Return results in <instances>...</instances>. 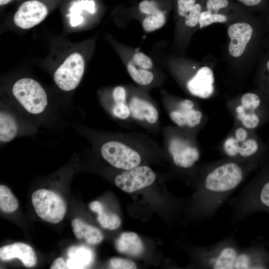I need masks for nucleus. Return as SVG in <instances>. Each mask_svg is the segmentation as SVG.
I'll list each match as a JSON object with an SVG mask.
<instances>
[{"instance_id":"1","label":"nucleus","mask_w":269,"mask_h":269,"mask_svg":"<svg viewBox=\"0 0 269 269\" xmlns=\"http://www.w3.org/2000/svg\"><path fill=\"white\" fill-rule=\"evenodd\" d=\"M197 264L203 269H263L269 267V253L258 244L240 246L235 232L218 242L196 250Z\"/></svg>"},{"instance_id":"2","label":"nucleus","mask_w":269,"mask_h":269,"mask_svg":"<svg viewBox=\"0 0 269 269\" xmlns=\"http://www.w3.org/2000/svg\"><path fill=\"white\" fill-rule=\"evenodd\" d=\"M245 170L235 162H226L209 170L198 186L195 214L198 219L213 217L243 182Z\"/></svg>"},{"instance_id":"3","label":"nucleus","mask_w":269,"mask_h":269,"mask_svg":"<svg viewBox=\"0 0 269 269\" xmlns=\"http://www.w3.org/2000/svg\"><path fill=\"white\" fill-rule=\"evenodd\" d=\"M12 93L21 105L31 114L42 112L47 105L45 90L32 79L24 78L16 81L13 86Z\"/></svg>"},{"instance_id":"4","label":"nucleus","mask_w":269,"mask_h":269,"mask_svg":"<svg viewBox=\"0 0 269 269\" xmlns=\"http://www.w3.org/2000/svg\"><path fill=\"white\" fill-rule=\"evenodd\" d=\"M31 200L37 215L42 220L56 224L63 219L66 211V204L56 192L40 189L32 193Z\"/></svg>"},{"instance_id":"5","label":"nucleus","mask_w":269,"mask_h":269,"mask_svg":"<svg viewBox=\"0 0 269 269\" xmlns=\"http://www.w3.org/2000/svg\"><path fill=\"white\" fill-rule=\"evenodd\" d=\"M84 67L83 56L78 53H72L55 71L54 75L55 83L64 91L75 89L82 79Z\"/></svg>"},{"instance_id":"6","label":"nucleus","mask_w":269,"mask_h":269,"mask_svg":"<svg viewBox=\"0 0 269 269\" xmlns=\"http://www.w3.org/2000/svg\"><path fill=\"white\" fill-rule=\"evenodd\" d=\"M103 158L117 168L128 170L137 166L141 157L136 151L126 144L117 141L104 143L101 147Z\"/></svg>"},{"instance_id":"7","label":"nucleus","mask_w":269,"mask_h":269,"mask_svg":"<svg viewBox=\"0 0 269 269\" xmlns=\"http://www.w3.org/2000/svg\"><path fill=\"white\" fill-rule=\"evenodd\" d=\"M154 172L147 166H136L117 175L116 185L126 192H133L151 185L155 179Z\"/></svg>"},{"instance_id":"8","label":"nucleus","mask_w":269,"mask_h":269,"mask_svg":"<svg viewBox=\"0 0 269 269\" xmlns=\"http://www.w3.org/2000/svg\"><path fill=\"white\" fill-rule=\"evenodd\" d=\"M46 5L37 0H27L22 3L14 14L15 24L22 29L30 28L41 22L46 16Z\"/></svg>"},{"instance_id":"9","label":"nucleus","mask_w":269,"mask_h":269,"mask_svg":"<svg viewBox=\"0 0 269 269\" xmlns=\"http://www.w3.org/2000/svg\"><path fill=\"white\" fill-rule=\"evenodd\" d=\"M168 150L174 164L180 168L191 167L200 156L196 147L189 145L186 142L178 138L170 140Z\"/></svg>"},{"instance_id":"10","label":"nucleus","mask_w":269,"mask_h":269,"mask_svg":"<svg viewBox=\"0 0 269 269\" xmlns=\"http://www.w3.org/2000/svg\"><path fill=\"white\" fill-rule=\"evenodd\" d=\"M253 32L252 27L246 22L235 23L229 27L228 34L231 39L229 52L231 56L238 57L244 53Z\"/></svg>"},{"instance_id":"11","label":"nucleus","mask_w":269,"mask_h":269,"mask_svg":"<svg viewBox=\"0 0 269 269\" xmlns=\"http://www.w3.org/2000/svg\"><path fill=\"white\" fill-rule=\"evenodd\" d=\"M214 77L212 70L208 67L200 68L196 75L187 83L190 93L201 98L210 97L214 92Z\"/></svg>"},{"instance_id":"12","label":"nucleus","mask_w":269,"mask_h":269,"mask_svg":"<svg viewBox=\"0 0 269 269\" xmlns=\"http://www.w3.org/2000/svg\"><path fill=\"white\" fill-rule=\"evenodd\" d=\"M0 258L2 261H9L17 258L26 267L35 266L37 262L36 257L32 248L23 243H15L1 247Z\"/></svg>"},{"instance_id":"13","label":"nucleus","mask_w":269,"mask_h":269,"mask_svg":"<svg viewBox=\"0 0 269 269\" xmlns=\"http://www.w3.org/2000/svg\"><path fill=\"white\" fill-rule=\"evenodd\" d=\"M69 259L66 261L67 269H85L94 262V255L90 248L84 246H73L67 252Z\"/></svg>"},{"instance_id":"14","label":"nucleus","mask_w":269,"mask_h":269,"mask_svg":"<svg viewBox=\"0 0 269 269\" xmlns=\"http://www.w3.org/2000/svg\"><path fill=\"white\" fill-rule=\"evenodd\" d=\"M129 108L131 116L136 120H144L150 124H154L158 120L157 110L146 101L134 97L131 101Z\"/></svg>"},{"instance_id":"15","label":"nucleus","mask_w":269,"mask_h":269,"mask_svg":"<svg viewBox=\"0 0 269 269\" xmlns=\"http://www.w3.org/2000/svg\"><path fill=\"white\" fill-rule=\"evenodd\" d=\"M120 253L132 257H137L143 252L144 247L138 236L134 232L122 233L116 242Z\"/></svg>"},{"instance_id":"16","label":"nucleus","mask_w":269,"mask_h":269,"mask_svg":"<svg viewBox=\"0 0 269 269\" xmlns=\"http://www.w3.org/2000/svg\"><path fill=\"white\" fill-rule=\"evenodd\" d=\"M72 226L76 238L79 239L84 238L89 244H97L103 239V234L98 229L85 223L80 219H74Z\"/></svg>"},{"instance_id":"17","label":"nucleus","mask_w":269,"mask_h":269,"mask_svg":"<svg viewBox=\"0 0 269 269\" xmlns=\"http://www.w3.org/2000/svg\"><path fill=\"white\" fill-rule=\"evenodd\" d=\"M89 207L92 211L98 214L97 220L103 228L115 230L120 226L121 221L119 217L114 213L106 211L100 202L93 201L90 204Z\"/></svg>"},{"instance_id":"18","label":"nucleus","mask_w":269,"mask_h":269,"mask_svg":"<svg viewBox=\"0 0 269 269\" xmlns=\"http://www.w3.org/2000/svg\"><path fill=\"white\" fill-rule=\"evenodd\" d=\"M171 120L177 125L182 127L185 125L189 127H194L201 122L202 113L198 110L191 109L174 111L170 113Z\"/></svg>"},{"instance_id":"19","label":"nucleus","mask_w":269,"mask_h":269,"mask_svg":"<svg viewBox=\"0 0 269 269\" xmlns=\"http://www.w3.org/2000/svg\"><path fill=\"white\" fill-rule=\"evenodd\" d=\"M17 132V125L14 119L9 114L0 112V140L8 142L12 139Z\"/></svg>"},{"instance_id":"20","label":"nucleus","mask_w":269,"mask_h":269,"mask_svg":"<svg viewBox=\"0 0 269 269\" xmlns=\"http://www.w3.org/2000/svg\"><path fill=\"white\" fill-rule=\"evenodd\" d=\"M81 9H85L90 13H93L95 10V5L94 1L82 0L71 7L70 9V23L72 26H76L82 22L83 17L80 15Z\"/></svg>"},{"instance_id":"21","label":"nucleus","mask_w":269,"mask_h":269,"mask_svg":"<svg viewBox=\"0 0 269 269\" xmlns=\"http://www.w3.org/2000/svg\"><path fill=\"white\" fill-rule=\"evenodd\" d=\"M127 70L133 80L138 84L147 85L153 79V75L151 72L140 67L137 68L133 61L128 63Z\"/></svg>"},{"instance_id":"22","label":"nucleus","mask_w":269,"mask_h":269,"mask_svg":"<svg viewBox=\"0 0 269 269\" xmlns=\"http://www.w3.org/2000/svg\"><path fill=\"white\" fill-rule=\"evenodd\" d=\"M18 206L17 199L10 190L4 185H0V208L5 213H11L16 210Z\"/></svg>"},{"instance_id":"23","label":"nucleus","mask_w":269,"mask_h":269,"mask_svg":"<svg viewBox=\"0 0 269 269\" xmlns=\"http://www.w3.org/2000/svg\"><path fill=\"white\" fill-rule=\"evenodd\" d=\"M166 21L164 14L160 9L147 15L142 21V27L146 32H152L163 26Z\"/></svg>"},{"instance_id":"24","label":"nucleus","mask_w":269,"mask_h":269,"mask_svg":"<svg viewBox=\"0 0 269 269\" xmlns=\"http://www.w3.org/2000/svg\"><path fill=\"white\" fill-rule=\"evenodd\" d=\"M241 105L237 107L238 114L242 113H253L259 107L261 101L259 96L252 93H246L241 98Z\"/></svg>"},{"instance_id":"25","label":"nucleus","mask_w":269,"mask_h":269,"mask_svg":"<svg viewBox=\"0 0 269 269\" xmlns=\"http://www.w3.org/2000/svg\"><path fill=\"white\" fill-rule=\"evenodd\" d=\"M227 17L223 14L213 13L208 10L201 12L199 23L200 28L208 26L213 23H224L227 20Z\"/></svg>"},{"instance_id":"26","label":"nucleus","mask_w":269,"mask_h":269,"mask_svg":"<svg viewBox=\"0 0 269 269\" xmlns=\"http://www.w3.org/2000/svg\"><path fill=\"white\" fill-rule=\"evenodd\" d=\"M258 148V142L253 139H249L244 141L239 146L238 155L243 157H249L255 154Z\"/></svg>"},{"instance_id":"27","label":"nucleus","mask_w":269,"mask_h":269,"mask_svg":"<svg viewBox=\"0 0 269 269\" xmlns=\"http://www.w3.org/2000/svg\"><path fill=\"white\" fill-rule=\"evenodd\" d=\"M237 117L244 127L248 129H254L260 123V119L255 113H242L238 114Z\"/></svg>"},{"instance_id":"28","label":"nucleus","mask_w":269,"mask_h":269,"mask_svg":"<svg viewBox=\"0 0 269 269\" xmlns=\"http://www.w3.org/2000/svg\"><path fill=\"white\" fill-rule=\"evenodd\" d=\"M201 6L199 3H195L191 10L185 17V23L189 27H194L199 22Z\"/></svg>"},{"instance_id":"29","label":"nucleus","mask_w":269,"mask_h":269,"mask_svg":"<svg viewBox=\"0 0 269 269\" xmlns=\"http://www.w3.org/2000/svg\"><path fill=\"white\" fill-rule=\"evenodd\" d=\"M111 268L114 269H134L136 268L135 264L132 261L120 258H113L110 261Z\"/></svg>"},{"instance_id":"30","label":"nucleus","mask_w":269,"mask_h":269,"mask_svg":"<svg viewBox=\"0 0 269 269\" xmlns=\"http://www.w3.org/2000/svg\"><path fill=\"white\" fill-rule=\"evenodd\" d=\"M132 61L136 66L146 70L151 68L153 66L150 58L141 52L136 53Z\"/></svg>"},{"instance_id":"31","label":"nucleus","mask_w":269,"mask_h":269,"mask_svg":"<svg viewBox=\"0 0 269 269\" xmlns=\"http://www.w3.org/2000/svg\"><path fill=\"white\" fill-rule=\"evenodd\" d=\"M239 141L236 138L230 137L224 143V150L226 154L230 157H235L238 155L239 149Z\"/></svg>"},{"instance_id":"32","label":"nucleus","mask_w":269,"mask_h":269,"mask_svg":"<svg viewBox=\"0 0 269 269\" xmlns=\"http://www.w3.org/2000/svg\"><path fill=\"white\" fill-rule=\"evenodd\" d=\"M113 113L115 117L123 120L128 118L131 115L130 108L125 103L115 104Z\"/></svg>"},{"instance_id":"33","label":"nucleus","mask_w":269,"mask_h":269,"mask_svg":"<svg viewBox=\"0 0 269 269\" xmlns=\"http://www.w3.org/2000/svg\"><path fill=\"white\" fill-rule=\"evenodd\" d=\"M196 0H177V9L180 16L185 17L195 4Z\"/></svg>"},{"instance_id":"34","label":"nucleus","mask_w":269,"mask_h":269,"mask_svg":"<svg viewBox=\"0 0 269 269\" xmlns=\"http://www.w3.org/2000/svg\"><path fill=\"white\" fill-rule=\"evenodd\" d=\"M228 4V0H207L206 8L208 11L217 13L220 9L226 7Z\"/></svg>"},{"instance_id":"35","label":"nucleus","mask_w":269,"mask_h":269,"mask_svg":"<svg viewBox=\"0 0 269 269\" xmlns=\"http://www.w3.org/2000/svg\"><path fill=\"white\" fill-rule=\"evenodd\" d=\"M138 7L139 10L146 15L159 9L155 2L148 0H143L140 2Z\"/></svg>"},{"instance_id":"36","label":"nucleus","mask_w":269,"mask_h":269,"mask_svg":"<svg viewBox=\"0 0 269 269\" xmlns=\"http://www.w3.org/2000/svg\"><path fill=\"white\" fill-rule=\"evenodd\" d=\"M113 98L115 104L125 103L126 98L125 88L122 86L115 88L113 91Z\"/></svg>"},{"instance_id":"37","label":"nucleus","mask_w":269,"mask_h":269,"mask_svg":"<svg viewBox=\"0 0 269 269\" xmlns=\"http://www.w3.org/2000/svg\"><path fill=\"white\" fill-rule=\"evenodd\" d=\"M51 269H67L66 263L62 258L56 259L53 262Z\"/></svg>"},{"instance_id":"38","label":"nucleus","mask_w":269,"mask_h":269,"mask_svg":"<svg viewBox=\"0 0 269 269\" xmlns=\"http://www.w3.org/2000/svg\"><path fill=\"white\" fill-rule=\"evenodd\" d=\"M236 139L239 142L245 140L247 137V132L243 128L238 129L235 132Z\"/></svg>"},{"instance_id":"39","label":"nucleus","mask_w":269,"mask_h":269,"mask_svg":"<svg viewBox=\"0 0 269 269\" xmlns=\"http://www.w3.org/2000/svg\"><path fill=\"white\" fill-rule=\"evenodd\" d=\"M193 103L189 100H184L179 104V109L181 110H191L193 109Z\"/></svg>"},{"instance_id":"40","label":"nucleus","mask_w":269,"mask_h":269,"mask_svg":"<svg viewBox=\"0 0 269 269\" xmlns=\"http://www.w3.org/2000/svg\"><path fill=\"white\" fill-rule=\"evenodd\" d=\"M247 6H255L259 4L262 0H238Z\"/></svg>"},{"instance_id":"41","label":"nucleus","mask_w":269,"mask_h":269,"mask_svg":"<svg viewBox=\"0 0 269 269\" xmlns=\"http://www.w3.org/2000/svg\"><path fill=\"white\" fill-rule=\"evenodd\" d=\"M11 0H0V5H3L6 4L10 2Z\"/></svg>"},{"instance_id":"42","label":"nucleus","mask_w":269,"mask_h":269,"mask_svg":"<svg viewBox=\"0 0 269 269\" xmlns=\"http://www.w3.org/2000/svg\"><path fill=\"white\" fill-rule=\"evenodd\" d=\"M267 69L269 72V60L268 61L267 63Z\"/></svg>"}]
</instances>
